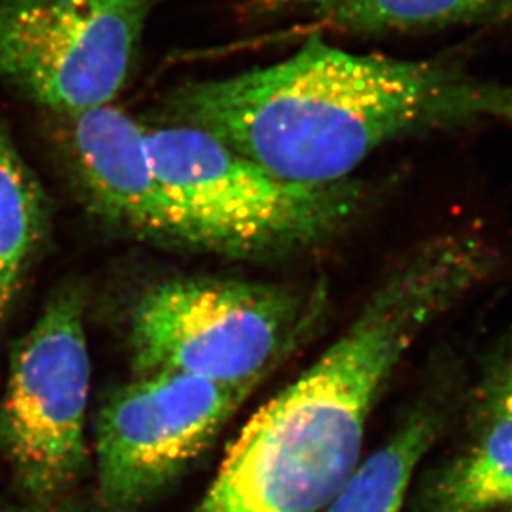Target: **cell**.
I'll return each mask as SVG.
<instances>
[{"mask_svg":"<svg viewBox=\"0 0 512 512\" xmlns=\"http://www.w3.org/2000/svg\"><path fill=\"white\" fill-rule=\"evenodd\" d=\"M488 247L466 230L404 253L340 338L233 441L192 512H318L360 464L384 386L424 331L493 276Z\"/></svg>","mask_w":512,"mask_h":512,"instance_id":"7a4b0ae2","label":"cell"},{"mask_svg":"<svg viewBox=\"0 0 512 512\" xmlns=\"http://www.w3.org/2000/svg\"><path fill=\"white\" fill-rule=\"evenodd\" d=\"M498 512H512V504H509L508 508L501 509Z\"/></svg>","mask_w":512,"mask_h":512,"instance_id":"2e32d148","label":"cell"},{"mask_svg":"<svg viewBox=\"0 0 512 512\" xmlns=\"http://www.w3.org/2000/svg\"><path fill=\"white\" fill-rule=\"evenodd\" d=\"M258 383L182 373L135 375L97 419L100 504L137 512L180 478L217 438Z\"/></svg>","mask_w":512,"mask_h":512,"instance_id":"52a82bcc","label":"cell"},{"mask_svg":"<svg viewBox=\"0 0 512 512\" xmlns=\"http://www.w3.org/2000/svg\"><path fill=\"white\" fill-rule=\"evenodd\" d=\"M311 310L308 298L288 286L230 278L163 281L133 306V371L260 383L308 325Z\"/></svg>","mask_w":512,"mask_h":512,"instance_id":"277c9868","label":"cell"},{"mask_svg":"<svg viewBox=\"0 0 512 512\" xmlns=\"http://www.w3.org/2000/svg\"><path fill=\"white\" fill-rule=\"evenodd\" d=\"M345 0H248L245 12L255 17L263 15L281 14V12H295V10H310L311 14H326L335 9Z\"/></svg>","mask_w":512,"mask_h":512,"instance_id":"4fadbf2b","label":"cell"},{"mask_svg":"<svg viewBox=\"0 0 512 512\" xmlns=\"http://www.w3.org/2000/svg\"><path fill=\"white\" fill-rule=\"evenodd\" d=\"M65 119L72 167L92 212L135 237L178 247L148 148L147 125L112 104Z\"/></svg>","mask_w":512,"mask_h":512,"instance_id":"ba28073f","label":"cell"},{"mask_svg":"<svg viewBox=\"0 0 512 512\" xmlns=\"http://www.w3.org/2000/svg\"><path fill=\"white\" fill-rule=\"evenodd\" d=\"M481 414L473 443L429 479L416 512H498L512 504V418Z\"/></svg>","mask_w":512,"mask_h":512,"instance_id":"30bf717a","label":"cell"},{"mask_svg":"<svg viewBox=\"0 0 512 512\" xmlns=\"http://www.w3.org/2000/svg\"><path fill=\"white\" fill-rule=\"evenodd\" d=\"M47 228V203L34 173L0 127V320L19 295Z\"/></svg>","mask_w":512,"mask_h":512,"instance_id":"7c38bea8","label":"cell"},{"mask_svg":"<svg viewBox=\"0 0 512 512\" xmlns=\"http://www.w3.org/2000/svg\"><path fill=\"white\" fill-rule=\"evenodd\" d=\"M0 512H57L55 504H37L29 501L20 503H0Z\"/></svg>","mask_w":512,"mask_h":512,"instance_id":"5bb4252c","label":"cell"},{"mask_svg":"<svg viewBox=\"0 0 512 512\" xmlns=\"http://www.w3.org/2000/svg\"><path fill=\"white\" fill-rule=\"evenodd\" d=\"M153 0H0V77L62 117L114 102Z\"/></svg>","mask_w":512,"mask_h":512,"instance_id":"8992f818","label":"cell"},{"mask_svg":"<svg viewBox=\"0 0 512 512\" xmlns=\"http://www.w3.org/2000/svg\"><path fill=\"white\" fill-rule=\"evenodd\" d=\"M456 393V371L441 368L388 441L356 466L325 512H401L414 469L446 428Z\"/></svg>","mask_w":512,"mask_h":512,"instance_id":"9c48e42d","label":"cell"},{"mask_svg":"<svg viewBox=\"0 0 512 512\" xmlns=\"http://www.w3.org/2000/svg\"><path fill=\"white\" fill-rule=\"evenodd\" d=\"M147 143L183 247L252 260L288 255L331 242L365 207L356 180L293 182L187 125H147Z\"/></svg>","mask_w":512,"mask_h":512,"instance_id":"3957f363","label":"cell"},{"mask_svg":"<svg viewBox=\"0 0 512 512\" xmlns=\"http://www.w3.org/2000/svg\"><path fill=\"white\" fill-rule=\"evenodd\" d=\"M494 365L499 366L501 370L506 371V373L512 376V350L508 351L506 355L501 356L499 360H496Z\"/></svg>","mask_w":512,"mask_h":512,"instance_id":"9a60e30c","label":"cell"},{"mask_svg":"<svg viewBox=\"0 0 512 512\" xmlns=\"http://www.w3.org/2000/svg\"><path fill=\"white\" fill-rule=\"evenodd\" d=\"M162 117L280 177L330 185L403 138L509 127L512 80L483 74L459 50L399 59L350 52L315 34L278 64L180 85Z\"/></svg>","mask_w":512,"mask_h":512,"instance_id":"6da1fadb","label":"cell"},{"mask_svg":"<svg viewBox=\"0 0 512 512\" xmlns=\"http://www.w3.org/2000/svg\"><path fill=\"white\" fill-rule=\"evenodd\" d=\"M318 17L320 29L343 34H419L471 27L512 30V0H345Z\"/></svg>","mask_w":512,"mask_h":512,"instance_id":"8fae6325","label":"cell"},{"mask_svg":"<svg viewBox=\"0 0 512 512\" xmlns=\"http://www.w3.org/2000/svg\"><path fill=\"white\" fill-rule=\"evenodd\" d=\"M90 371L85 296L64 288L14 346L0 399V459L20 499L55 504L79 478Z\"/></svg>","mask_w":512,"mask_h":512,"instance_id":"5b68a950","label":"cell"}]
</instances>
